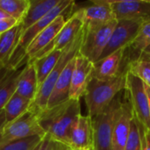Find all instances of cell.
Segmentation results:
<instances>
[{"label":"cell","instance_id":"6da1fadb","mask_svg":"<svg viewBox=\"0 0 150 150\" xmlns=\"http://www.w3.org/2000/svg\"><path fill=\"white\" fill-rule=\"evenodd\" d=\"M81 114L80 100L68 99L54 107L39 111L38 120L46 134L69 147L71 130Z\"/></svg>","mask_w":150,"mask_h":150},{"label":"cell","instance_id":"7a4b0ae2","mask_svg":"<svg viewBox=\"0 0 150 150\" xmlns=\"http://www.w3.org/2000/svg\"><path fill=\"white\" fill-rule=\"evenodd\" d=\"M127 72V69L122 70L117 76L105 81L91 78L83 96L90 117L100 114L119 93L125 91Z\"/></svg>","mask_w":150,"mask_h":150},{"label":"cell","instance_id":"3957f363","mask_svg":"<svg viewBox=\"0 0 150 150\" xmlns=\"http://www.w3.org/2000/svg\"><path fill=\"white\" fill-rule=\"evenodd\" d=\"M124 91L119 93L105 111L91 118L95 150H111L112 133L123 107Z\"/></svg>","mask_w":150,"mask_h":150},{"label":"cell","instance_id":"277c9868","mask_svg":"<svg viewBox=\"0 0 150 150\" xmlns=\"http://www.w3.org/2000/svg\"><path fill=\"white\" fill-rule=\"evenodd\" d=\"M83 29L80 32V33L76 36V38L63 50L54 69L48 75V76L46 78L43 83L39 87L38 92L33 103L40 111H43L47 109L49 98L51 96V93L54 90V87L58 78L60 77L61 74L62 73L67 64L73 58H75L78 54L83 41Z\"/></svg>","mask_w":150,"mask_h":150},{"label":"cell","instance_id":"5b68a950","mask_svg":"<svg viewBox=\"0 0 150 150\" xmlns=\"http://www.w3.org/2000/svg\"><path fill=\"white\" fill-rule=\"evenodd\" d=\"M39 111L33 103L24 114L15 120L6 123L0 132V147L12 141L30 136L39 135L44 138L46 133L39 123Z\"/></svg>","mask_w":150,"mask_h":150},{"label":"cell","instance_id":"8992f818","mask_svg":"<svg viewBox=\"0 0 150 150\" xmlns=\"http://www.w3.org/2000/svg\"><path fill=\"white\" fill-rule=\"evenodd\" d=\"M125 92L132 106L135 120L144 128L150 129V112L145 83L128 70Z\"/></svg>","mask_w":150,"mask_h":150},{"label":"cell","instance_id":"52a82bcc","mask_svg":"<svg viewBox=\"0 0 150 150\" xmlns=\"http://www.w3.org/2000/svg\"><path fill=\"white\" fill-rule=\"evenodd\" d=\"M116 24L117 20L93 29L83 28V38L78 54L92 63L97 62L107 46Z\"/></svg>","mask_w":150,"mask_h":150},{"label":"cell","instance_id":"ba28073f","mask_svg":"<svg viewBox=\"0 0 150 150\" xmlns=\"http://www.w3.org/2000/svg\"><path fill=\"white\" fill-rule=\"evenodd\" d=\"M143 23L145 22L138 20H117V24L100 59L105 58L118 50L126 49L130 46Z\"/></svg>","mask_w":150,"mask_h":150},{"label":"cell","instance_id":"9c48e42d","mask_svg":"<svg viewBox=\"0 0 150 150\" xmlns=\"http://www.w3.org/2000/svg\"><path fill=\"white\" fill-rule=\"evenodd\" d=\"M81 18L83 29H93L117 20L109 0H96L91 5L75 11Z\"/></svg>","mask_w":150,"mask_h":150},{"label":"cell","instance_id":"30bf717a","mask_svg":"<svg viewBox=\"0 0 150 150\" xmlns=\"http://www.w3.org/2000/svg\"><path fill=\"white\" fill-rule=\"evenodd\" d=\"M83 24L81 18L74 11V12L66 21L65 25L59 32L57 36L54 38V40L48 46L36 54L31 60H29V62H33L39 58H41L53 50H64L76 38V36L83 30Z\"/></svg>","mask_w":150,"mask_h":150},{"label":"cell","instance_id":"8fae6325","mask_svg":"<svg viewBox=\"0 0 150 150\" xmlns=\"http://www.w3.org/2000/svg\"><path fill=\"white\" fill-rule=\"evenodd\" d=\"M117 20L150 21V0H109Z\"/></svg>","mask_w":150,"mask_h":150},{"label":"cell","instance_id":"7c38bea8","mask_svg":"<svg viewBox=\"0 0 150 150\" xmlns=\"http://www.w3.org/2000/svg\"><path fill=\"white\" fill-rule=\"evenodd\" d=\"M93 64L94 63L81 54H76L75 68L71 77L69 99L80 100V98L84 96L87 86L92 78Z\"/></svg>","mask_w":150,"mask_h":150},{"label":"cell","instance_id":"4fadbf2b","mask_svg":"<svg viewBox=\"0 0 150 150\" xmlns=\"http://www.w3.org/2000/svg\"><path fill=\"white\" fill-rule=\"evenodd\" d=\"M69 148L75 150H95L91 117L83 114L78 117L70 133Z\"/></svg>","mask_w":150,"mask_h":150},{"label":"cell","instance_id":"5bb4252c","mask_svg":"<svg viewBox=\"0 0 150 150\" xmlns=\"http://www.w3.org/2000/svg\"><path fill=\"white\" fill-rule=\"evenodd\" d=\"M133 119L134 112L132 106L126 92L124 91L123 107L112 133L111 150H124L129 137Z\"/></svg>","mask_w":150,"mask_h":150},{"label":"cell","instance_id":"9a60e30c","mask_svg":"<svg viewBox=\"0 0 150 150\" xmlns=\"http://www.w3.org/2000/svg\"><path fill=\"white\" fill-rule=\"evenodd\" d=\"M74 12V10L69 11L59 17H57L48 26H47L44 30H42L30 43V45L26 48V55L31 60L36 54H38L40 50L48 46L57 36L59 32L62 30L66 21L69 19L66 18L65 14H70Z\"/></svg>","mask_w":150,"mask_h":150},{"label":"cell","instance_id":"2e32d148","mask_svg":"<svg viewBox=\"0 0 150 150\" xmlns=\"http://www.w3.org/2000/svg\"><path fill=\"white\" fill-rule=\"evenodd\" d=\"M125 49L118 50L93 64L92 77L105 81L117 76L122 70Z\"/></svg>","mask_w":150,"mask_h":150},{"label":"cell","instance_id":"e0dca14e","mask_svg":"<svg viewBox=\"0 0 150 150\" xmlns=\"http://www.w3.org/2000/svg\"><path fill=\"white\" fill-rule=\"evenodd\" d=\"M75 59L76 57L73 58L67 64L62 73L61 74L60 77L58 78L54 87V90L51 93V96L49 98L47 108L54 107L69 99V91H70L72 73L75 68Z\"/></svg>","mask_w":150,"mask_h":150},{"label":"cell","instance_id":"ac0fdd59","mask_svg":"<svg viewBox=\"0 0 150 150\" xmlns=\"http://www.w3.org/2000/svg\"><path fill=\"white\" fill-rule=\"evenodd\" d=\"M39 89L37 72L33 63L30 62L19 74L17 80L16 93L33 102Z\"/></svg>","mask_w":150,"mask_h":150},{"label":"cell","instance_id":"d6986e66","mask_svg":"<svg viewBox=\"0 0 150 150\" xmlns=\"http://www.w3.org/2000/svg\"><path fill=\"white\" fill-rule=\"evenodd\" d=\"M60 0H30L29 9L19 22L21 36L29 27L41 19L56 4H58Z\"/></svg>","mask_w":150,"mask_h":150},{"label":"cell","instance_id":"ffe728a7","mask_svg":"<svg viewBox=\"0 0 150 150\" xmlns=\"http://www.w3.org/2000/svg\"><path fill=\"white\" fill-rule=\"evenodd\" d=\"M149 46H150V21L142 25L134 41L125 49L122 69H127V64L138 59Z\"/></svg>","mask_w":150,"mask_h":150},{"label":"cell","instance_id":"44dd1931","mask_svg":"<svg viewBox=\"0 0 150 150\" xmlns=\"http://www.w3.org/2000/svg\"><path fill=\"white\" fill-rule=\"evenodd\" d=\"M20 37L19 23L11 30L0 35V64L8 65Z\"/></svg>","mask_w":150,"mask_h":150},{"label":"cell","instance_id":"7402d4cb","mask_svg":"<svg viewBox=\"0 0 150 150\" xmlns=\"http://www.w3.org/2000/svg\"><path fill=\"white\" fill-rule=\"evenodd\" d=\"M63 50H53L47 54L39 58L33 62H30L33 63L38 77L39 87L43 83L51 71L54 69V66L56 65L57 62L59 61Z\"/></svg>","mask_w":150,"mask_h":150},{"label":"cell","instance_id":"603a6c76","mask_svg":"<svg viewBox=\"0 0 150 150\" xmlns=\"http://www.w3.org/2000/svg\"><path fill=\"white\" fill-rule=\"evenodd\" d=\"M33 101L14 93L4 107L6 123H10L24 114L32 105Z\"/></svg>","mask_w":150,"mask_h":150},{"label":"cell","instance_id":"cb8c5ba5","mask_svg":"<svg viewBox=\"0 0 150 150\" xmlns=\"http://www.w3.org/2000/svg\"><path fill=\"white\" fill-rule=\"evenodd\" d=\"M29 58H27L20 66L16 68V69L0 84V111L4 109L6 103L11 98V96L16 92L17 80L19 74L29 63Z\"/></svg>","mask_w":150,"mask_h":150},{"label":"cell","instance_id":"d4e9b609","mask_svg":"<svg viewBox=\"0 0 150 150\" xmlns=\"http://www.w3.org/2000/svg\"><path fill=\"white\" fill-rule=\"evenodd\" d=\"M127 69L150 87V56L142 54L138 59L127 64Z\"/></svg>","mask_w":150,"mask_h":150},{"label":"cell","instance_id":"484cf974","mask_svg":"<svg viewBox=\"0 0 150 150\" xmlns=\"http://www.w3.org/2000/svg\"><path fill=\"white\" fill-rule=\"evenodd\" d=\"M30 6V0H0V8L11 18L20 22Z\"/></svg>","mask_w":150,"mask_h":150},{"label":"cell","instance_id":"4316f807","mask_svg":"<svg viewBox=\"0 0 150 150\" xmlns=\"http://www.w3.org/2000/svg\"><path fill=\"white\" fill-rule=\"evenodd\" d=\"M43 137L39 135L15 140L0 147V150H33L41 142Z\"/></svg>","mask_w":150,"mask_h":150},{"label":"cell","instance_id":"83f0119b","mask_svg":"<svg viewBox=\"0 0 150 150\" xmlns=\"http://www.w3.org/2000/svg\"><path fill=\"white\" fill-rule=\"evenodd\" d=\"M124 150H142V140H141V134L139 130V127L137 121L134 116L131 129L129 133V137L127 142V145Z\"/></svg>","mask_w":150,"mask_h":150},{"label":"cell","instance_id":"f1b7e54d","mask_svg":"<svg viewBox=\"0 0 150 150\" xmlns=\"http://www.w3.org/2000/svg\"><path fill=\"white\" fill-rule=\"evenodd\" d=\"M137 121V120H136ZM141 140H142V150H150V129H146L137 121Z\"/></svg>","mask_w":150,"mask_h":150},{"label":"cell","instance_id":"f546056e","mask_svg":"<svg viewBox=\"0 0 150 150\" xmlns=\"http://www.w3.org/2000/svg\"><path fill=\"white\" fill-rule=\"evenodd\" d=\"M18 23H19V22H18L17 20H15V19L12 18L0 20V35H2L3 33H6L7 31H9V30H11V28H13V27L16 26Z\"/></svg>","mask_w":150,"mask_h":150},{"label":"cell","instance_id":"4dcf8cb0","mask_svg":"<svg viewBox=\"0 0 150 150\" xmlns=\"http://www.w3.org/2000/svg\"><path fill=\"white\" fill-rule=\"evenodd\" d=\"M16 69H12L8 65L0 64V84L15 70Z\"/></svg>","mask_w":150,"mask_h":150},{"label":"cell","instance_id":"1f68e13d","mask_svg":"<svg viewBox=\"0 0 150 150\" xmlns=\"http://www.w3.org/2000/svg\"><path fill=\"white\" fill-rule=\"evenodd\" d=\"M6 124V120H5V115H4V110L0 111V132L3 129V127H4V125Z\"/></svg>","mask_w":150,"mask_h":150},{"label":"cell","instance_id":"d6a6232c","mask_svg":"<svg viewBox=\"0 0 150 150\" xmlns=\"http://www.w3.org/2000/svg\"><path fill=\"white\" fill-rule=\"evenodd\" d=\"M11 17L4 11H3L1 8H0V20H3V19H6V18H10Z\"/></svg>","mask_w":150,"mask_h":150},{"label":"cell","instance_id":"836d02e7","mask_svg":"<svg viewBox=\"0 0 150 150\" xmlns=\"http://www.w3.org/2000/svg\"><path fill=\"white\" fill-rule=\"evenodd\" d=\"M145 88H146V92L148 95V99H149V112H150V87L145 84Z\"/></svg>","mask_w":150,"mask_h":150},{"label":"cell","instance_id":"e575fe53","mask_svg":"<svg viewBox=\"0 0 150 150\" xmlns=\"http://www.w3.org/2000/svg\"><path fill=\"white\" fill-rule=\"evenodd\" d=\"M142 54H147V55H149L150 56V46H149L144 51H143V53Z\"/></svg>","mask_w":150,"mask_h":150},{"label":"cell","instance_id":"d590c367","mask_svg":"<svg viewBox=\"0 0 150 150\" xmlns=\"http://www.w3.org/2000/svg\"><path fill=\"white\" fill-rule=\"evenodd\" d=\"M40 143H41V142H40ZM40 144H39V145H38V146H37V147H36V148H35V149H34L33 150H39V148H40Z\"/></svg>","mask_w":150,"mask_h":150},{"label":"cell","instance_id":"8d00e7d4","mask_svg":"<svg viewBox=\"0 0 150 150\" xmlns=\"http://www.w3.org/2000/svg\"><path fill=\"white\" fill-rule=\"evenodd\" d=\"M67 150H75V149H70V148H68V149H67Z\"/></svg>","mask_w":150,"mask_h":150}]
</instances>
